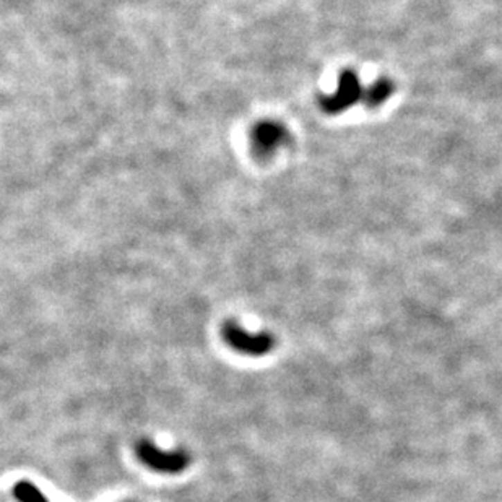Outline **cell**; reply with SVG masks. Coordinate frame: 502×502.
Returning <instances> with one entry per match:
<instances>
[{
    "instance_id": "2",
    "label": "cell",
    "mask_w": 502,
    "mask_h": 502,
    "mask_svg": "<svg viewBox=\"0 0 502 502\" xmlns=\"http://www.w3.org/2000/svg\"><path fill=\"white\" fill-rule=\"evenodd\" d=\"M223 339L233 350L249 356L267 355L275 345L274 337L269 333H247L234 322L224 323Z\"/></svg>"
},
{
    "instance_id": "3",
    "label": "cell",
    "mask_w": 502,
    "mask_h": 502,
    "mask_svg": "<svg viewBox=\"0 0 502 502\" xmlns=\"http://www.w3.org/2000/svg\"><path fill=\"white\" fill-rule=\"evenodd\" d=\"M361 96V87L358 77L353 72H343L340 77V90L337 91L335 96L327 100V111L339 112L346 107L355 105Z\"/></svg>"
},
{
    "instance_id": "4",
    "label": "cell",
    "mask_w": 502,
    "mask_h": 502,
    "mask_svg": "<svg viewBox=\"0 0 502 502\" xmlns=\"http://www.w3.org/2000/svg\"><path fill=\"white\" fill-rule=\"evenodd\" d=\"M392 93H393V83L391 80L382 78L379 80L377 83H374L373 88L368 91V95H366V102H368V106L375 107L382 105Z\"/></svg>"
},
{
    "instance_id": "5",
    "label": "cell",
    "mask_w": 502,
    "mask_h": 502,
    "mask_svg": "<svg viewBox=\"0 0 502 502\" xmlns=\"http://www.w3.org/2000/svg\"><path fill=\"white\" fill-rule=\"evenodd\" d=\"M13 496L20 502H48V499L43 496V492L28 481H18L13 486Z\"/></svg>"
},
{
    "instance_id": "1",
    "label": "cell",
    "mask_w": 502,
    "mask_h": 502,
    "mask_svg": "<svg viewBox=\"0 0 502 502\" xmlns=\"http://www.w3.org/2000/svg\"><path fill=\"white\" fill-rule=\"evenodd\" d=\"M137 457L143 465H147L150 470L158 473H181L189 467V455L186 452H164L158 449L150 440H142L137 445Z\"/></svg>"
}]
</instances>
